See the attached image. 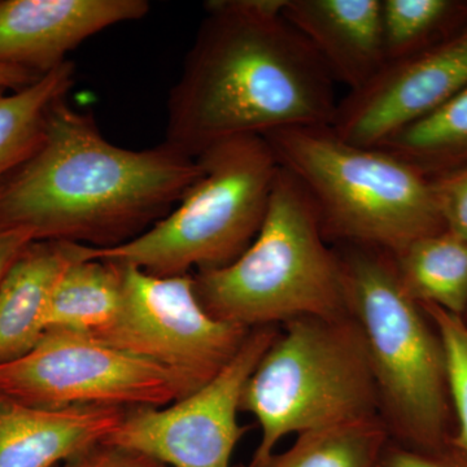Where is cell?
<instances>
[{
	"label": "cell",
	"mask_w": 467,
	"mask_h": 467,
	"mask_svg": "<svg viewBox=\"0 0 467 467\" xmlns=\"http://www.w3.org/2000/svg\"><path fill=\"white\" fill-rule=\"evenodd\" d=\"M285 0H212L168 99L164 143L196 159L226 140L331 125L339 99Z\"/></svg>",
	"instance_id": "1"
},
{
	"label": "cell",
	"mask_w": 467,
	"mask_h": 467,
	"mask_svg": "<svg viewBox=\"0 0 467 467\" xmlns=\"http://www.w3.org/2000/svg\"><path fill=\"white\" fill-rule=\"evenodd\" d=\"M201 175L198 159L164 142L147 150L109 142L90 113L64 98L33 152L0 181V230L115 247L167 216Z\"/></svg>",
	"instance_id": "2"
},
{
	"label": "cell",
	"mask_w": 467,
	"mask_h": 467,
	"mask_svg": "<svg viewBox=\"0 0 467 467\" xmlns=\"http://www.w3.org/2000/svg\"><path fill=\"white\" fill-rule=\"evenodd\" d=\"M279 167L315 205L326 239L400 254L444 232L431 178L382 147L342 140L330 125L264 135Z\"/></svg>",
	"instance_id": "3"
},
{
	"label": "cell",
	"mask_w": 467,
	"mask_h": 467,
	"mask_svg": "<svg viewBox=\"0 0 467 467\" xmlns=\"http://www.w3.org/2000/svg\"><path fill=\"white\" fill-rule=\"evenodd\" d=\"M212 317L252 328L303 317H348L342 261L315 205L279 167L256 238L229 265L192 273Z\"/></svg>",
	"instance_id": "4"
},
{
	"label": "cell",
	"mask_w": 467,
	"mask_h": 467,
	"mask_svg": "<svg viewBox=\"0 0 467 467\" xmlns=\"http://www.w3.org/2000/svg\"><path fill=\"white\" fill-rule=\"evenodd\" d=\"M335 248L347 308L364 343L384 423L407 447H450L447 367L434 324L405 291L393 254L362 245Z\"/></svg>",
	"instance_id": "5"
},
{
	"label": "cell",
	"mask_w": 467,
	"mask_h": 467,
	"mask_svg": "<svg viewBox=\"0 0 467 467\" xmlns=\"http://www.w3.org/2000/svg\"><path fill=\"white\" fill-rule=\"evenodd\" d=\"M196 159L201 177L167 216L131 241L109 248L78 245V254L164 276L238 259L265 220L278 162L263 137L226 140Z\"/></svg>",
	"instance_id": "6"
},
{
	"label": "cell",
	"mask_w": 467,
	"mask_h": 467,
	"mask_svg": "<svg viewBox=\"0 0 467 467\" xmlns=\"http://www.w3.org/2000/svg\"><path fill=\"white\" fill-rule=\"evenodd\" d=\"M241 411L256 418L261 429L248 465L269 459L287 435L382 418L353 319L303 317L285 324L248 378Z\"/></svg>",
	"instance_id": "7"
},
{
	"label": "cell",
	"mask_w": 467,
	"mask_h": 467,
	"mask_svg": "<svg viewBox=\"0 0 467 467\" xmlns=\"http://www.w3.org/2000/svg\"><path fill=\"white\" fill-rule=\"evenodd\" d=\"M0 393L41 409L161 408L187 396L165 368L63 328H48L26 355L0 364Z\"/></svg>",
	"instance_id": "8"
},
{
	"label": "cell",
	"mask_w": 467,
	"mask_h": 467,
	"mask_svg": "<svg viewBox=\"0 0 467 467\" xmlns=\"http://www.w3.org/2000/svg\"><path fill=\"white\" fill-rule=\"evenodd\" d=\"M122 266L121 308L92 337L165 368L187 395L211 382L251 330L212 317L196 295L192 273L164 276Z\"/></svg>",
	"instance_id": "9"
},
{
	"label": "cell",
	"mask_w": 467,
	"mask_h": 467,
	"mask_svg": "<svg viewBox=\"0 0 467 467\" xmlns=\"http://www.w3.org/2000/svg\"><path fill=\"white\" fill-rule=\"evenodd\" d=\"M279 334L252 328L241 349L211 382L161 408L126 410L106 441L130 448L171 467H230L247 426L239 425L243 389Z\"/></svg>",
	"instance_id": "10"
},
{
	"label": "cell",
	"mask_w": 467,
	"mask_h": 467,
	"mask_svg": "<svg viewBox=\"0 0 467 467\" xmlns=\"http://www.w3.org/2000/svg\"><path fill=\"white\" fill-rule=\"evenodd\" d=\"M467 86V26L426 50L387 63L337 103L331 129L347 142L378 147Z\"/></svg>",
	"instance_id": "11"
},
{
	"label": "cell",
	"mask_w": 467,
	"mask_h": 467,
	"mask_svg": "<svg viewBox=\"0 0 467 467\" xmlns=\"http://www.w3.org/2000/svg\"><path fill=\"white\" fill-rule=\"evenodd\" d=\"M149 12L146 0H0V64L46 75L86 39Z\"/></svg>",
	"instance_id": "12"
},
{
	"label": "cell",
	"mask_w": 467,
	"mask_h": 467,
	"mask_svg": "<svg viewBox=\"0 0 467 467\" xmlns=\"http://www.w3.org/2000/svg\"><path fill=\"white\" fill-rule=\"evenodd\" d=\"M284 16L347 92L386 66L382 0H285Z\"/></svg>",
	"instance_id": "13"
},
{
	"label": "cell",
	"mask_w": 467,
	"mask_h": 467,
	"mask_svg": "<svg viewBox=\"0 0 467 467\" xmlns=\"http://www.w3.org/2000/svg\"><path fill=\"white\" fill-rule=\"evenodd\" d=\"M128 409H41L0 393V467H57L106 441Z\"/></svg>",
	"instance_id": "14"
},
{
	"label": "cell",
	"mask_w": 467,
	"mask_h": 467,
	"mask_svg": "<svg viewBox=\"0 0 467 467\" xmlns=\"http://www.w3.org/2000/svg\"><path fill=\"white\" fill-rule=\"evenodd\" d=\"M73 244L33 242L0 285V364L26 355L47 331V310Z\"/></svg>",
	"instance_id": "15"
},
{
	"label": "cell",
	"mask_w": 467,
	"mask_h": 467,
	"mask_svg": "<svg viewBox=\"0 0 467 467\" xmlns=\"http://www.w3.org/2000/svg\"><path fill=\"white\" fill-rule=\"evenodd\" d=\"M124 266L73 254L58 275L47 310L48 328L97 334L116 318L124 299Z\"/></svg>",
	"instance_id": "16"
},
{
	"label": "cell",
	"mask_w": 467,
	"mask_h": 467,
	"mask_svg": "<svg viewBox=\"0 0 467 467\" xmlns=\"http://www.w3.org/2000/svg\"><path fill=\"white\" fill-rule=\"evenodd\" d=\"M405 291L418 304L465 315L467 242L444 232L422 236L393 256Z\"/></svg>",
	"instance_id": "17"
},
{
	"label": "cell",
	"mask_w": 467,
	"mask_h": 467,
	"mask_svg": "<svg viewBox=\"0 0 467 467\" xmlns=\"http://www.w3.org/2000/svg\"><path fill=\"white\" fill-rule=\"evenodd\" d=\"M75 73L67 60L26 88H0V181L36 149L52 107L72 90Z\"/></svg>",
	"instance_id": "18"
},
{
	"label": "cell",
	"mask_w": 467,
	"mask_h": 467,
	"mask_svg": "<svg viewBox=\"0 0 467 467\" xmlns=\"http://www.w3.org/2000/svg\"><path fill=\"white\" fill-rule=\"evenodd\" d=\"M434 177L467 164V86L447 103L380 144Z\"/></svg>",
	"instance_id": "19"
},
{
	"label": "cell",
	"mask_w": 467,
	"mask_h": 467,
	"mask_svg": "<svg viewBox=\"0 0 467 467\" xmlns=\"http://www.w3.org/2000/svg\"><path fill=\"white\" fill-rule=\"evenodd\" d=\"M389 427L383 418L313 430L282 453L245 467H379Z\"/></svg>",
	"instance_id": "20"
},
{
	"label": "cell",
	"mask_w": 467,
	"mask_h": 467,
	"mask_svg": "<svg viewBox=\"0 0 467 467\" xmlns=\"http://www.w3.org/2000/svg\"><path fill=\"white\" fill-rule=\"evenodd\" d=\"M467 26V5L451 0H382L386 64L438 45Z\"/></svg>",
	"instance_id": "21"
},
{
	"label": "cell",
	"mask_w": 467,
	"mask_h": 467,
	"mask_svg": "<svg viewBox=\"0 0 467 467\" xmlns=\"http://www.w3.org/2000/svg\"><path fill=\"white\" fill-rule=\"evenodd\" d=\"M420 306L434 324L444 348L448 392L456 417L450 447L467 459V324L461 316L432 304Z\"/></svg>",
	"instance_id": "22"
},
{
	"label": "cell",
	"mask_w": 467,
	"mask_h": 467,
	"mask_svg": "<svg viewBox=\"0 0 467 467\" xmlns=\"http://www.w3.org/2000/svg\"><path fill=\"white\" fill-rule=\"evenodd\" d=\"M430 178L445 230L467 242V164Z\"/></svg>",
	"instance_id": "23"
},
{
	"label": "cell",
	"mask_w": 467,
	"mask_h": 467,
	"mask_svg": "<svg viewBox=\"0 0 467 467\" xmlns=\"http://www.w3.org/2000/svg\"><path fill=\"white\" fill-rule=\"evenodd\" d=\"M57 467H171L142 451L109 441L98 442Z\"/></svg>",
	"instance_id": "24"
},
{
	"label": "cell",
	"mask_w": 467,
	"mask_h": 467,
	"mask_svg": "<svg viewBox=\"0 0 467 467\" xmlns=\"http://www.w3.org/2000/svg\"><path fill=\"white\" fill-rule=\"evenodd\" d=\"M379 467H467V459L451 447L422 451L407 445H387Z\"/></svg>",
	"instance_id": "25"
},
{
	"label": "cell",
	"mask_w": 467,
	"mask_h": 467,
	"mask_svg": "<svg viewBox=\"0 0 467 467\" xmlns=\"http://www.w3.org/2000/svg\"><path fill=\"white\" fill-rule=\"evenodd\" d=\"M33 242V236L23 230H0V285Z\"/></svg>",
	"instance_id": "26"
},
{
	"label": "cell",
	"mask_w": 467,
	"mask_h": 467,
	"mask_svg": "<svg viewBox=\"0 0 467 467\" xmlns=\"http://www.w3.org/2000/svg\"><path fill=\"white\" fill-rule=\"evenodd\" d=\"M41 77L29 72V70L0 64V88L2 90H18V88H26Z\"/></svg>",
	"instance_id": "27"
},
{
	"label": "cell",
	"mask_w": 467,
	"mask_h": 467,
	"mask_svg": "<svg viewBox=\"0 0 467 467\" xmlns=\"http://www.w3.org/2000/svg\"><path fill=\"white\" fill-rule=\"evenodd\" d=\"M462 318L465 319V322L467 324V309H466L465 315L462 316Z\"/></svg>",
	"instance_id": "28"
}]
</instances>
